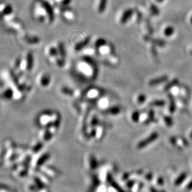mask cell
<instances>
[{
    "label": "cell",
    "instance_id": "1",
    "mask_svg": "<svg viewBox=\"0 0 192 192\" xmlns=\"http://www.w3.org/2000/svg\"><path fill=\"white\" fill-rule=\"evenodd\" d=\"M28 96L19 85L12 69L3 68L0 70V97L6 101L18 102Z\"/></svg>",
    "mask_w": 192,
    "mask_h": 192
},
{
    "label": "cell",
    "instance_id": "2",
    "mask_svg": "<svg viewBox=\"0 0 192 192\" xmlns=\"http://www.w3.org/2000/svg\"><path fill=\"white\" fill-rule=\"evenodd\" d=\"M35 67V58L31 51H26L19 55L13 62L11 69L16 76L29 78L34 72Z\"/></svg>",
    "mask_w": 192,
    "mask_h": 192
},
{
    "label": "cell",
    "instance_id": "3",
    "mask_svg": "<svg viewBox=\"0 0 192 192\" xmlns=\"http://www.w3.org/2000/svg\"><path fill=\"white\" fill-rule=\"evenodd\" d=\"M31 14L36 22L41 25L51 24L55 19L52 5L43 0H36L32 6Z\"/></svg>",
    "mask_w": 192,
    "mask_h": 192
},
{
    "label": "cell",
    "instance_id": "4",
    "mask_svg": "<svg viewBox=\"0 0 192 192\" xmlns=\"http://www.w3.org/2000/svg\"><path fill=\"white\" fill-rule=\"evenodd\" d=\"M45 55L47 61L52 65L59 68L65 66L66 51L65 45L61 42L57 44H51L46 47Z\"/></svg>",
    "mask_w": 192,
    "mask_h": 192
},
{
    "label": "cell",
    "instance_id": "5",
    "mask_svg": "<svg viewBox=\"0 0 192 192\" xmlns=\"http://www.w3.org/2000/svg\"><path fill=\"white\" fill-rule=\"evenodd\" d=\"M61 116L60 114L52 110H44L40 112L36 117L35 123L39 129L51 126L60 125Z\"/></svg>",
    "mask_w": 192,
    "mask_h": 192
},
{
    "label": "cell",
    "instance_id": "6",
    "mask_svg": "<svg viewBox=\"0 0 192 192\" xmlns=\"http://www.w3.org/2000/svg\"><path fill=\"white\" fill-rule=\"evenodd\" d=\"M52 76L46 71H41L38 73L35 78V83L41 89H48L52 84Z\"/></svg>",
    "mask_w": 192,
    "mask_h": 192
},
{
    "label": "cell",
    "instance_id": "7",
    "mask_svg": "<svg viewBox=\"0 0 192 192\" xmlns=\"http://www.w3.org/2000/svg\"><path fill=\"white\" fill-rule=\"evenodd\" d=\"M19 41L21 43L29 47H38L41 44V39L38 35L24 32L18 36Z\"/></svg>",
    "mask_w": 192,
    "mask_h": 192
},
{
    "label": "cell",
    "instance_id": "8",
    "mask_svg": "<svg viewBox=\"0 0 192 192\" xmlns=\"http://www.w3.org/2000/svg\"><path fill=\"white\" fill-rule=\"evenodd\" d=\"M158 137L159 134L158 132H154L152 133L148 137H146L144 140L141 141L137 144V148L138 150H141V149H144L146 148L149 145H151V144H153L154 142H155L156 140L158 139Z\"/></svg>",
    "mask_w": 192,
    "mask_h": 192
},
{
    "label": "cell",
    "instance_id": "9",
    "mask_svg": "<svg viewBox=\"0 0 192 192\" xmlns=\"http://www.w3.org/2000/svg\"><path fill=\"white\" fill-rule=\"evenodd\" d=\"M88 164L89 168L91 170H95L96 168H98L99 164H98L97 158H95L94 155L93 154L89 155L88 159Z\"/></svg>",
    "mask_w": 192,
    "mask_h": 192
},
{
    "label": "cell",
    "instance_id": "10",
    "mask_svg": "<svg viewBox=\"0 0 192 192\" xmlns=\"http://www.w3.org/2000/svg\"><path fill=\"white\" fill-rule=\"evenodd\" d=\"M98 50H99V52H100V54H101L102 55L111 56V55H112L114 49L111 45L106 44L104 46L98 48Z\"/></svg>",
    "mask_w": 192,
    "mask_h": 192
},
{
    "label": "cell",
    "instance_id": "11",
    "mask_svg": "<svg viewBox=\"0 0 192 192\" xmlns=\"http://www.w3.org/2000/svg\"><path fill=\"white\" fill-rule=\"evenodd\" d=\"M101 94V91L99 89L92 88L88 90V92H86V96L90 99H94L97 98L99 95H100Z\"/></svg>",
    "mask_w": 192,
    "mask_h": 192
},
{
    "label": "cell",
    "instance_id": "12",
    "mask_svg": "<svg viewBox=\"0 0 192 192\" xmlns=\"http://www.w3.org/2000/svg\"><path fill=\"white\" fill-rule=\"evenodd\" d=\"M167 80H168L167 76H161V77H158V78H155V79L151 80L148 82V85L151 87L156 86L157 85L164 83V82H166Z\"/></svg>",
    "mask_w": 192,
    "mask_h": 192
},
{
    "label": "cell",
    "instance_id": "13",
    "mask_svg": "<svg viewBox=\"0 0 192 192\" xmlns=\"http://www.w3.org/2000/svg\"><path fill=\"white\" fill-rule=\"evenodd\" d=\"M144 39L145 40V41L150 42L153 45H157V46H160V47H164L165 45V42L163 40L153 38H151L148 36H146L144 38Z\"/></svg>",
    "mask_w": 192,
    "mask_h": 192
},
{
    "label": "cell",
    "instance_id": "14",
    "mask_svg": "<svg viewBox=\"0 0 192 192\" xmlns=\"http://www.w3.org/2000/svg\"><path fill=\"white\" fill-rule=\"evenodd\" d=\"M134 14V10L132 9H128L125 11V12L123 13L121 18V23L122 24H125L127 23Z\"/></svg>",
    "mask_w": 192,
    "mask_h": 192
},
{
    "label": "cell",
    "instance_id": "15",
    "mask_svg": "<svg viewBox=\"0 0 192 192\" xmlns=\"http://www.w3.org/2000/svg\"><path fill=\"white\" fill-rule=\"evenodd\" d=\"M90 40H91L90 37H88L85 39H84L83 41L78 42V43L75 46L74 49H75L76 51H79L83 49L84 48H86L89 45Z\"/></svg>",
    "mask_w": 192,
    "mask_h": 192
},
{
    "label": "cell",
    "instance_id": "16",
    "mask_svg": "<svg viewBox=\"0 0 192 192\" xmlns=\"http://www.w3.org/2000/svg\"><path fill=\"white\" fill-rule=\"evenodd\" d=\"M153 184L157 189L162 188L164 185V180L162 177L158 176L153 179Z\"/></svg>",
    "mask_w": 192,
    "mask_h": 192
},
{
    "label": "cell",
    "instance_id": "17",
    "mask_svg": "<svg viewBox=\"0 0 192 192\" xmlns=\"http://www.w3.org/2000/svg\"><path fill=\"white\" fill-rule=\"evenodd\" d=\"M121 109L119 106H114L106 110V113L111 115H117L121 112Z\"/></svg>",
    "mask_w": 192,
    "mask_h": 192
},
{
    "label": "cell",
    "instance_id": "18",
    "mask_svg": "<svg viewBox=\"0 0 192 192\" xmlns=\"http://www.w3.org/2000/svg\"><path fill=\"white\" fill-rule=\"evenodd\" d=\"M142 177H143L144 181H145V182H147V183L152 182L153 181V179H154L153 174L151 172H148L147 173H144Z\"/></svg>",
    "mask_w": 192,
    "mask_h": 192
},
{
    "label": "cell",
    "instance_id": "19",
    "mask_svg": "<svg viewBox=\"0 0 192 192\" xmlns=\"http://www.w3.org/2000/svg\"><path fill=\"white\" fill-rule=\"evenodd\" d=\"M61 92L64 95L68 96H72V95L74 94L73 90L66 86H64L61 88Z\"/></svg>",
    "mask_w": 192,
    "mask_h": 192
},
{
    "label": "cell",
    "instance_id": "20",
    "mask_svg": "<svg viewBox=\"0 0 192 192\" xmlns=\"http://www.w3.org/2000/svg\"><path fill=\"white\" fill-rule=\"evenodd\" d=\"M62 16L64 18H65L66 20L71 21L73 19L74 15H73V13L72 12H70L69 10H66L63 12Z\"/></svg>",
    "mask_w": 192,
    "mask_h": 192
},
{
    "label": "cell",
    "instance_id": "21",
    "mask_svg": "<svg viewBox=\"0 0 192 192\" xmlns=\"http://www.w3.org/2000/svg\"><path fill=\"white\" fill-rule=\"evenodd\" d=\"M165 104V102L164 100H155L150 104V106L161 108V107H164Z\"/></svg>",
    "mask_w": 192,
    "mask_h": 192
},
{
    "label": "cell",
    "instance_id": "22",
    "mask_svg": "<svg viewBox=\"0 0 192 192\" xmlns=\"http://www.w3.org/2000/svg\"><path fill=\"white\" fill-rule=\"evenodd\" d=\"M142 187H143L142 183L135 182V184L134 185V186L132 187L131 190L132 192H139L141 190Z\"/></svg>",
    "mask_w": 192,
    "mask_h": 192
},
{
    "label": "cell",
    "instance_id": "23",
    "mask_svg": "<svg viewBox=\"0 0 192 192\" xmlns=\"http://www.w3.org/2000/svg\"><path fill=\"white\" fill-rule=\"evenodd\" d=\"M107 3H108V0H101L98 8V11L100 13H102L104 12Z\"/></svg>",
    "mask_w": 192,
    "mask_h": 192
},
{
    "label": "cell",
    "instance_id": "24",
    "mask_svg": "<svg viewBox=\"0 0 192 192\" xmlns=\"http://www.w3.org/2000/svg\"><path fill=\"white\" fill-rule=\"evenodd\" d=\"M186 177H187V175H186L185 174H182L180 175V176L175 181V183H174L175 185V186L180 185L181 184H182L184 182V180L186 178Z\"/></svg>",
    "mask_w": 192,
    "mask_h": 192
},
{
    "label": "cell",
    "instance_id": "25",
    "mask_svg": "<svg viewBox=\"0 0 192 192\" xmlns=\"http://www.w3.org/2000/svg\"><path fill=\"white\" fill-rule=\"evenodd\" d=\"M178 79H174V80H173V81H170V82H168V83L166 85L165 88H164V90H165V91H168V90L171 89L172 88H174V86H175L176 84H178Z\"/></svg>",
    "mask_w": 192,
    "mask_h": 192
},
{
    "label": "cell",
    "instance_id": "26",
    "mask_svg": "<svg viewBox=\"0 0 192 192\" xmlns=\"http://www.w3.org/2000/svg\"><path fill=\"white\" fill-rule=\"evenodd\" d=\"M104 127L102 126H99L97 129H96V137L99 139H101L102 137L104 135Z\"/></svg>",
    "mask_w": 192,
    "mask_h": 192
},
{
    "label": "cell",
    "instance_id": "27",
    "mask_svg": "<svg viewBox=\"0 0 192 192\" xmlns=\"http://www.w3.org/2000/svg\"><path fill=\"white\" fill-rule=\"evenodd\" d=\"M174 33V28L172 26H168L164 30V35L167 37L171 36Z\"/></svg>",
    "mask_w": 192,
    "mask_h": 192
},
{
    "label": "cell",
    "instance_id": "28",
    "mask_svg": "<svg viewBox=\"0 0 192 192\" xmlns=\"http://www.w3.org/2000/svg\"><path fill=\"white\" fill-rule=\"evenodd\" d=\"M107 44V42L105 39H102V38H100L98 39L97 41H95V46L96 48H99L103 46H104L105 45Z\"/></svg>",
    "mask_w": 192,
    "mask_h": 192
},
{
    "label": "cell",
    "instance_id": "29",
    "mask_svg": "<svg viewBox=\"0 0 192 192\" xmlns=\"http://www.w3.org/2000/svg\"><path fill=\"white\" fill-rule=\"evenodd\" d=\"M140 118H141V114L138 111H135L132 113L131 119L133 122H138V121H140Z\"/></svg>",
    "mask_w": 192,
    "mask_h": 192
},
{
    "label": "cell",
    "instance_id": "30",
    "mask_svg": "<svg viewBox=\"0 0 192 192\" xmlns=\"http://www.w3.org/2000/svg\"><path fill=\"white\" fill-rule=\"evenodd\" d=\"M108 103H109V101L108 99H105V98H102L99 101L98 104H99V106L100 107V108H106L108 105Z\"/></svg>",
    "mask_w": 192,
    "mask_h": 192
},
{
    "label": "cell",
    "instance_id": "31",
    "mask_svg": "<svg viewBox=\"0 0 192 192\" xmlns=\"http://www.w3.org/2000/svg\"><path fill=\"white\" fill-rule=\"evenodd\" d=\"M169 98H170V107H169V110L170 112L171 113H174L175 112V103H174V101L172 99V95H169Z\"/></svg>",
    "mask_w": 192,
    "mask_h": 192
},
{
    "label": "cell",
    "instance_id": "32",
    "mask_svg": "<svg viewBox=\"0 0 192 192\" xmlns=\"http://www.w3.org/2000/svg\"><path fill=\"white\" fill-rule=\"evenodd\" d=\"M164 122L166 124L167 126L168 127H172V125H173V121H172V119L171 118V117H169V116H165L164 117Z\"/></svg>",
    "mask_w": 192,
    "mask_h": 192
},
{
    "label": "cell",
    "instance_id": "33",
    "mask_svg": "<svg viewBox=\"0 0 192 192\" xmlns=\"http://www.w3.org/2000/svg\"><path fill=\"white\" fill-rule=\"evenodd\" d=\"M146 95L144 94H141L138 95V96L137 97V102L138 104H142L143 103L145 102V100H146Z\"/></svg>",
    "mask_w": 192,
    "mask_h": 192
},
{
    "label": "cell",
    "instance_id": "34",
    "mask_svg": "<svg viewBox=\"0 0 192 192\" xmlns=\"http://www.w3.org/2000/svg\"><path fill=\"white\" fill-rule=\"evenodd\" d=\"M151 12H152V13L155 15H158L160 13L159 9L158 8L154 5H152L151 6Z\"/></svg>",
    "mask_w": 192,
    "mask_h": 192
},
{
    "label": "cell",
    "instance_id": "35",
    "mask_svg": "<svg viewBox=\"0 0 192 192\" xmlns=\"http://www.w3.org/2000/svg\"><path fill=\"white\" fill-rule=\"evenodd\" d=\"M98 123H99V121L98 119V118L96 117H94L92 119V121H91V126L92 127H94L96 125H98Z\"/></svg>",
    "mask_w": 192,
    "mask_h": 192
},
{
    "label": "cell",
    "instance_id": "36",
    "mask_svg": "<svg viewBox=\"0 0 192 192\" xmlns=\"http://www.w3.org/2000/svg\"><path fill=\"white\" fill-rule=\"evenodd\" d=\"M108 191V189L104 186V185H102L98 187V192H107Z\"/></svg>",
    "mask_w": 192,
    "mask_h": 192
},
{
    "label": "cell",
    "instance_id": "37",
    "mask_svg": "<svg viewBox=\"0 0 192 192\" xmlns=\"http://www.w3.org/2000/svg\"><path fill=\"white\" fill-rule=\"evenodd\" d=\"M152 55H154V57L155 58H157V51H155V48H152Z\"/></svg>",
    "mask_w": 192,
    "mask_h": 192
},
{
    "label": "cell",
    "instance_id": "38",
    "mask_svg": "<svg viewBox=\"0 0 192 192\" xmlns=\"http://www.w3.org/2000/svg\"><path fill=\"white\" fill-rule=\"evenodd\" d=\"M164 1V0H158V2H162Z\"/></svg>",
    "mask_w": 192,
    "mask_h": 192
},
{
    "label": "cell",
    "instance_id": "39",
    "mask_svg": "<svg viewBox=\"0 0 192 192\" xmlns=\"http://www.w3.org/2000/svg\"><path fill=\"white\" fill-rule=\"evenodd\" d=\"M191 22H192V18L191 19Z\"/></svg>",
    "mask_w": 192,
    "mask_h": 192
}]
</instances>
